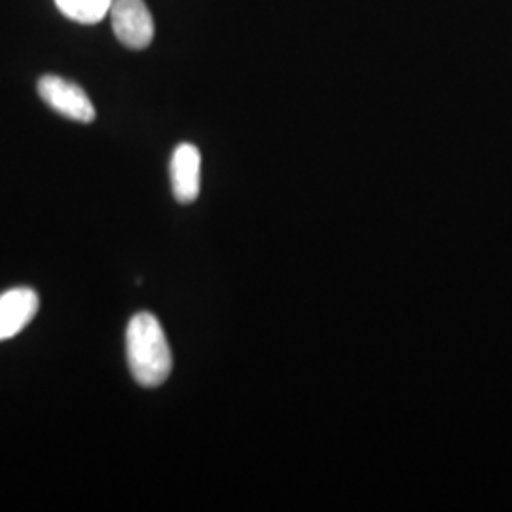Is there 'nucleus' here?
Returning <instances> with one entry per match:
<instances>
[{"instance_id":"f257e3e1","label":"nucleus","mask_w":512,"mask_h":512,"mask_svg":"<svg viewBox=\"0 0 512 512\" xmlns=\"http://www.w3.org/2000/svg\"><path fill=\"white\" fill-rule=\"evenodd\" d=\"M129 372L143 387H160L173 370V353L156 315L141 311L126 330Z\"/></svg>"},{"instance_id":"f03ea898","label":"nucleus","mask_w":512,"mask_h":512,"mask_svg":"<svg viewBox=\"0 0 512 512\" xmlns=\"http://www.w3.org/2000/svg\"><path fill=\"white\" fill-rule=\"evenodd\" d=\"M37 88L40 99L57 114L80 124H92L95 120L92 99L78 84L55 74H46L38 80Z\"/></svg>"},{"instance_id":"7ed1b4c3","label":"nucleus","mask_w":512,"mask_h":512,"mask_svg":"<svg viewBox=\"0 0 512 512\" xmlns=\"http://www.w3.org/2000/svg\"><path fill=\"white\" fill-rule=\"evenodd\" d=\"M109 16L114 35L129 50H145L154 40V19L145 0H114Z\"/></svg>"},{"instance_id":"20e7f679","label":"nucleus","mask_w":512,"mask_h":512,"mask_svg":"<svg viewBox=\"0 0 512 512\" xmlns=\"http://www.w3.org/2000/svg\"><path fill=\"white\" fill-rule=\"evenodd\" d=\"M171 190L179 203H192L200 196L202 154L198 147L183 143L175 148L169 164Z\"/></svg>"},{"instance_id":"39448f33","label":"nucleus","mask_w":512,"mask_h":512,"mask_svg":"<svg viewBox=\"0 0 512 512\" xmlns=\"http://www.w3.org/2000/svg\"><path fill=\"white\" fill-rule=\"evenodd\" d=\"M38 306V294L27 287L0 294V342L18 336L35 319Z\"/></svg>"},{"instance_id":"423d86ee","label":"nucleus","mask_w":512,"mask_h":512,"mask_svg":"<svg viewBox=\"0 0 512 512\" xmlns=\"http://www.w3.org/2000/svg\"><path fill=\"white\" fill-rule=\"evenodd\" d=\"M112 2L114 0H55V6L65 18L82 25H93L105 19Z\"/></svg>"}]
</instances>
